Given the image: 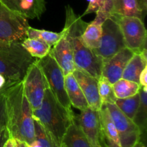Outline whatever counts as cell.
I'll use <instances>...</instances> for the list:
<instances>
[{
  "mask_svg": "<svg viewBox=\"0 0 147 147\" xmlns=\"http://www.w3.org/2000/svg\"><path fill=\"white\" fill-rule=\"evenodd\" d=\"M7 127L10 138L30 145L35 137L32 109L24 94L22 80L13 83L4 93Z\"/></svg>",
  "mask_w": 147,
  "mask_h": 147,
  "instance_id": "cell-1",
  "label": "cell"
},
{
  "mask_svg": "<svg viewBox=\"0 0 147 147\" xmlns=\"http://www.w3.org/2000/svg\"><path fill=\"white\" fill-rule=\"evenodd\" d=\"M111 18L119 24L126 47L135 53L146 48V30L142 19L119 15H111Z\"/></svg>",
  "mask_w": 147,
  "mask_h": 147,
  "instance_id": "cell-7",
  "label": "cell"
},
{
  "mask_svg": "<svg viewBox=\"0 0 147 147\" xmlns=\"http://www.w3.org/2000/svg\"><path fill=\"white\" fill-rule=\"evenodd\" d=\"M133 147H146V146H145V144L142 142V141H139V142H138Z\"/></svg>",
  "mask_w": 147,
  "mask_h": 147,
  "instance_id": "cell-39",
  "label": "cell"
},
{
  "mask_svg": "<svg viewBox=\"0 0 147 147\" xmlns=\"http://www.w3.org/2000/svg\"><path fill=\"white\" fill-rule=\"evenodd\" d=\"M6 92V91H5ZM7 124V109L4 93L0 96V130L6 127Z\"/></svg>",
  "mask_w": 147,
  "mask_h": 147,
  "instance_id": "cell-29",
  "label": "cell"
},
{
  "mask_svg": "<svg viewBox=\"0 0 147 147\" xmlns=\"http://www.w3.org/2000/svg\"><path fill=\"white\" fill-rule=\"evenodd\" d=\"M147 87H141L139 105L133 121L140 129L142 136L146 132L147 125Z\"/></svg>",
  "mask_w": 147,
  "mask_h": 147,
  "instance_id": "cell-25",
  "label": "cell"
},
{
  "mask_svg": "<svg viewBox=\"0 0 147 147\" xmlns=\"http://www.w3.org/2000/svg\"><path fill=\"white\" fill-rule=\"evenodd\" d=\"M96 1V4L98 7V9L103 5V2L105 1V0H95Z\"/></svg>",
  "mask_w": 147,
  "mask_h": 147,
  "instance_id": "cell-38",
  "label": "cell"
},
{
  "mask_svg": "<svg viewBox=\"0 0 147 147\" xmlns=\"http://www.w3.org/2000/svg\"><path fill=\"white\" fill-rule=\"evenodd\" d=\"M10 138L7 127L3 128L0 130V147H4L7 141Z\"/></svg>",
  "mask_w": 147,
  "mask_h": 147,
  "instance_id": "cell-30",
  "label": "cell"
},
{
  "mask_svg": "<svg viewBox=\"0 0 147 147\" xmlns=\"http://www.w3.org/2000/svg\"><path fill=\"white\" fill-rule=\"evenodd\" d=\"M87 1H88V6L81 17L86 15V14H91V13H96L98 10V7L96 6L95 0H87Z\"/></svg>",
  "mask_w": 147,
  "mask_h": 147,
  "instance_id": "cell-31",
  "label": "cell"
},
{
  "mask_svg": "<svg viewBox=\"0 0 147 147\" xmlns=\"http://www.w3.org/2000/svg\"><path fill=\"white\" fill-rule=\"evenodd\" d=\"M134 52L127 47L118 52L109 58L103 60L101 76L106 78L111 84L122 78V74L128 62L130 60Z\"/></svg>",
  "mask_w": 147,
  "mask_h": 147,
  "instance_id": "cell-12",
  "label": "cell"
},
{
  "mask_svg": "<svg viewBox=\"0 0 147 147\" xmlns=\"http://www.w3.org/2000/svg\"><path fill=\"white\" fill-rule=\"evenodd\" d=\"M35 60L24 50L20 42L0 43V73L7 80H22Z\"/></svg>",
  "mask_w": 147,
  "mask_h": 147,
  "instance_id": "cell-4",
  "label": "cell"
},
{
  "mask_svg": "<svg viewBox=\"0 0 147 147\" xmlns=\"http://www.w3.org/2000/svg\"><path fill=\"white\" fill-rule=\"evenodd\" d=\"M126 47L119 24L112 18H108L102 24V35L98 47L93 53L103 61Z\"/></svg>",
  "mask_w": 147,
  "mask_h": 147,
  "instance_id": "cell-9",
  "label": "cell"
},
{
  "mask_svg": "<svg viewBox=\"0 0 147 147\" xmlns=\"http://www.w3.org/2000/svg\"><path fill=\"white\" fill-rule=\"evenodd\" d=\"M98 88L102 106L115 103L116 97L113 91V84L102 76L98 79Z\"/></svg>",
  "mask_w": 147,
  "mask_h": 147,
  "instance_id": "cell-28",
  "label": "cell"
},
{
  "mask_svg": "<svg viewBox=\"0 0 147 147\" xmlns=\"http://www.w3.org/2000/svg\"><path fill=\"white\" fill-rule=\"evenodd\" d=\"M15 82H17V81H11V82H9V84L7 85V86H6L5 88H3L2 90H0V96H1V95H2V94H4V93H5V91H6V90H7V89L10 86H11V85H12L13 83H15Z\"/></svg>",
  "mask_w": 147,
  "mask_h": 147,
  "instance_id": "cell-36",
  "label": "cell"
},
{
  "mask_svg": "<svg viewBox=\"0 0 147 147\" xmlns=\"http://www.w3.org/2000/svg\"><path fill=\"white\" fill-rule=\"evenodd\" d=\"M11 81L9 80H7L6 79V78L3 76L2 74L0 73V90H2L4 88H5L7 85L9 84V83Z\"/></svg>",
  "mask_w": 147,
  "mask_h": 147,
  "instance_id": "cell-33",
  "label": "cell"
},
{
  "mask_svg": "<svg viewBox=\"0 0 147 147\" xmlns=\"http://www.w3.org/2000/svg\"><path fill=\"white\" fill-rule=\"evenodd\" d=\"M146 51L145 48L141 53H134L125 67L122 78L139 83V76L147 66Z\"/></svg>",
  "mask_w": 147,
  "mask_h": 147,
  "instance_id": "cell-18",
  "label": "cell"
},
{
  "mask_svg": "<svg viewBox=\"0 0 147 147\" xmlns=\"http://www.w3.org/2000/svg\"><path fill=\"white\" fill-rule=\"evenodd\" d=\"M24 91L32 110L40 108L49 86L36 59L27 69L22 79Z\"/></svg>",
  "mask_w": 147,
  "mask_h": 147,
  "instance_id": "cell-8",
  "label": "cell"
},
{
  "mask_svg": "<svg viewBox=\"0 0 147 147\" xmlns=\"http://www.w3.org/2000/svg\"><path fill=\"white\" fill-rule=\"evenodd\" d=\"M139 93L126 98H116L115 105L128 118L133 120L139 105Z\"/></svg>",
  "mask_w": 147,
  "mask_h": 147,
  "instance_id": "cell-27",
  "label": "cell"
},
{
  "mask_svg": "<svg viewBox=\"0 0 147 147\" xmlns=\"http://www.w3.org/2000/svg\"><path fill=\"white\" fill-rule=\"evenodd\" d=\"M61 37L55 45L51 47L50 54L53 56L63 70L65 76L71 73L76 69L73 60V50L67 30L61 31Z\"/></svg>",
  "mask_w": 147,
  "mask_h": 147,
  "instance_id": "cell-13",
  "label": "cell"
},
{
  "mask_svg": "<svg viewBox=\"0 0 147 147\" xmlns=\"http://www.w3.org/2000/svg\"><path fill=\"white\" fill-rule=\"evenodd\" d=\"M73 74L84 94L89 107L98 111L102 105L98 94V79L78 69H76Z\"/></svg>",
  "mask_w": 147,
  "mask_h": 147,
  "instance_id": "cell-14",
  "label": "cell"
},
{
  "mask_svg": "<svg viewBox=\"0 0 147 147\" xmlns=\"http://www.w3.org/2000/svg\"><path fill=\"white\" fill-rule=\"evenodd\" d=\"M146 76H147V66L142 70L139 76V83L142 87H147V80H146Z\"/></svg>",
  "mask_w": 147,
  "mask_h": 147,
  "instance_id": "cell-32",
  "label": "cell"
},
{
  "mask_svg": "<svg viewBox=\"0 0 147 147\" xmlns=\"http://www.w3.org/2000/svg\"><path fill=\"white\" fill-rule=\"evenodd\" d=\"M4 5L27 19H40L46 9L42 0H0Z\"/></svg>",
  "mask_w": 147,
  "mask_h": 147,
  "instance_id": "cell-15",
  "label": "cell"
},
{
  "mask_svg": "<svg viewBox=\"0 0 147 147\" xmlns=\"http://www.w3.org/2000/svg\"><path fill=\"white\" fill-rule=\"evenodd\" d=\"M142 86L136 82L121 78L113 84V91L116 98L132 97L139 93Z\"/></svg>",
  "mask_w": 147,
  "mask_h": 147,
  "instance_id": "cell-23",
  "label": "cell"
},
{
  "mask_svg": "<svg viewBox=\"0 0 147 147\" xmlns=\"http://www.w3.org/2000/svg\"><path fill=\"white\" fill-rule=\"evenodd\" d=\"M24 50L32 57L42 59L50 53L51 47L37 39L26 37L20 42Z\"/></svg>",
  "mask_w": 147,
  "mask_h": 147,
  "instance_id": "cell-22",
  "label": "cell"
},
{
  "mask_svg": "<svg viewBox=\"0 0 147 147\" xmlns=\"http://www.w3.org/2000/svg\"><path fill=\"white\" fill-rule=\"evenodd\" d=\"M87 24V22L82 20L81 16L76 14L70 5L66 6L64 28L67 30L71 44L76 69L98 79L101 76L103 61L93 50L83 44L80 37Z\"/></svg>",
  "mask_w": 147,
  "mask_h": 147,
  "instance_id": "cell-2",
  "label": "cell"
},
{
  "mask_svg": "<svg viewBox=\"0 0 147 147\" xmlns=\"http://www.w3.org/2000/svg\"><path fill=\"white\" fill-rule=\"evenodd\" d=\"M98 113L106 147H121L117 129L106 106H101Z\"/></svg>",
  "mask_w": 147,
  "mask_h": 147,
  "instance_id": "cell-16",
  "label": "cell"
},
{
  "mask_svg": "<svg viewBox=\"0 0 147 147\" xmlns=\"http://www.w3.org/2000/svg\"><path fill=\"white\" fill-rule=\"evenodd\" d=\"M139 3L144 13V15L146 16L147 10V0H139Z\"/></svg>",
  "mask_w": 147,
  "mask_h": 147,
  "instance_id": "cell-34",
  "label": "cell"
},
{
  "mask_svg": "<svg viewBox=\"0 0 147 147\" xmlns=\"http://www.w3.org/2000/svg\"><path fill=\"white\" fill-rule=\"evenodd\" d=\"M74 113L67 111L52 93L50 88L45 92L40 108L32 110V117L37 121L61 146L63 138L68 126L74 121Z\"/></svg>",
  "mask_w": 147,
  "mask_h": 147,
  "instance_id": "cell-3",
  "label": "cell"
},
{
  "mask_svg": "<svg viewBox=\"0 0 147 147\" xmlns=\"http://www.w3.org/2000/svg\"><path fill=\"white\" fill-rule=\"evenodd\" d=\"M104 106L109 111L111 118L117 129L121 147H133L141 141L142 133L133 120L123 114L115 103Z\"/></svg>",
  "mask_w": 147,
  "mask_h": 147,
  "instance_id": "cell-10",
  "label": "cell"
},
{
  "mask_svg": "<svg viewBox=\"0 0 147 147\" xmlns=\"http://www.w3.org/2000/svg\"><path fill=\"white\" fill-rule=\"evenodd\" d=\"M37 63L47 80L52 93L59 103L70 113H73L65 86V75L53 56L49 53L42 59H37Z\"/></svg>",
  "mask_w": 147,
  "mask_h": 147,
  "instance_id": "cell-5",
  "label": "cell"
},
{
  "mask_svg": "<svg viewBox=\"0 0 147 147\" xmlns=\"http://www.w3.org/2000/svg\"><path fill=\"white\" fill-rule=\"evenodd\" d=\"M61 34V32H55L48 31L45 30H39L30 26L28 27L27 31V37L37 39L40 41L44 42L51 47L60 40Z\"/></svg>",
  "mask_w": 147,
  "mask_h": 147,
  "instance_id": "cell-26",
  "label": "cell"
},
{
  "mask_svg": "<svg viewBox=\"0 0 147 147\" xmlns=\"http://www.w3.org/2000/svg\"><path fill=\"white\" fill-rule=\"evenodd\" d=\"M75 121L83 132L93 147H106L99 113L90 107L81 111L79 116H75Z\"/></svg>",
  "mask_w": 147,
  "mask_h": 147,
  "instance_id": "cell-11",
  "label": "cell"
},
{
  "mask_svg": "<svg viewBox=\"0 0 147 147\" xmlns=\"http://www.w3.org/2000/svg\"><path fill=\"white\" fill-rule=\"evenodd\" d=\"M34 141L30 147H60L55 138L39 123L34 119Z\"/></svg>",
  "mask_w": 147,
  "mask_h": 147,
  "instance_id": "cell-24",
  "label": "cell"
},
{
  "mask_svg": "<svg viewBox=\"0 0 147 147\" xmlns=\"http://www.w3.org/2000/svg\"><path fill=\"white\" fill-rule=\"evenodd\" d=\"M42 1H45V0H42Z\"/></svg>",
  "mask_w": 147,
  "mask_h": 147,
  "instance_id": "cell-40",
  "label": "cell"
},
{
  "mask_svg": "<svg viewBox=\"0 0 147 147\" xmlns=\"http://www.w3.org/2000/svg\"><path fill=\"white\" fill-rule=\"evenodd\" d=\"M16 143H17V147H30L28 146V144H27L26 143L22 142H20V141L16 140Z\"/></svg>",
  "mask_w": 147,
  "mask_h": 147,
  "instance_id": "cell-37",
  "label": "cell"
},
{
  "mask_svg": "<svg viewBox=\"0 0 147 147\" xmlns=\"http://www.w3.org/2000/svg\"><path fill=\"white\" fill-rule=\"evenodd\" d=\"M60 147H93L78 125L73 122L67 128Z\"/></svg>",
  "mask_w": 147,
  "mask_h": 147,
  "instance_id": "cell-20",
  "label": "cell"
},
{
  "mask_svg": "<svg viewBox=\"0 0 147 147\" xmlns=\"http://www.w3.org/2000/svg\"><path fill=\"white\" fill-rule=\"evenodd\" d=\"M102 35V25L93 22L88 23L83 32L80 34V40L83 44L94 50L98 47Z\"/></svg>",
  "mask_w": 147,
  "mask_h": 147,
  "instance_id": "cell-21",
  "label": "cell"
},
{
  "mask_svg": "<svg viewBox=\"0 0 147 147\" xmlns=\"http://www.w3.org/2000/svg\"><path fill=\"white\" fill-rule=\"evenodd\" d=\"M111 15L136 17L144 21L145 16L139 5V0H113Z\"/></svg>",
  "mask_w": 147,
  "mask_h": 147,
  "instance_id": "cell-19",
  "label": "cell"
},
{
  "mask_svg": "<svg viewBox=\"0 0 147 147\" xmlns=\"http://www.w3.org/2000/svg\"><path fill=\"white\" fill-rule=\"evenodd\" d=\"M27 20L0 1V43L21 42L25 39L30 27Z\"/></svg>",
  "mask_w": 147,
  "mask_h": 147,
  "instance_id": "cell-6",
  "label": "cell"
},
{
  "mask_svg": "<svg viewBox=\"0 0 147 147\" xmlns=\"http://www.w3.org/2000/svg\"><path fill=\"white\" fill-rule=\"evenodd\" d=\"M4 147H17L16 140L12 138H9L5 143Z\"/></svg>",
  "mask_w": 147,
  "mask_h": 147,
  "instance_id": "cell-35",
  "label": "cell"
},
{
  "mask_svg": "<svg viewBox=\"0 0 147 147\" xmlns=\"http://www.w3.org/2000/svg\"><path fill=\"white\" fill-rule=\"evenodd\" d=\"M65 86L67 97L72 106L80 111L89 107L84 94L73 73L65 76Z\"/></svg>",
  "mask_w": 147,
  "mask_h": 147,
  "instance_id": "cell-17",
  "label": "cell"
}]
</instances>
